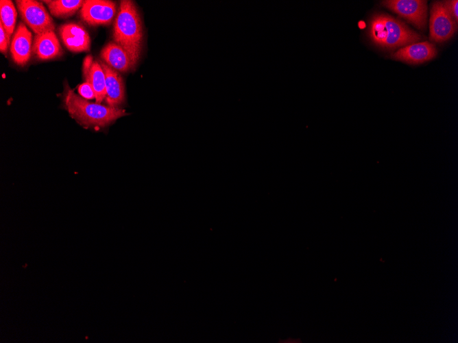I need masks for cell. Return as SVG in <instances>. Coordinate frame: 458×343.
<instances>
[{
    "label": "cell",
    "mask_w": 458,
    "mask_h": 343,
    "mask_svg": "<svg viewBox=\"0 0 458 343\" xmlns=\"http://www.w3.org/2000/svg\"><path fill=\"white\" fill-rule=\"evenodd\" d=\"M93 63V57L91 55H88L84 60L83 73L85 79L87 78L89 75Z\"/></svg>",
    "instance_id": "obj_20"
},
{
    "label": "cell",
    "mask_w": 458,
    "mask_h": 343,
    "mask_svg": "<svg viewBox=\"0 0 458 343\" xmlns=\"http://www.w3.org/2000/svg\"><path fill=\"white\" fill-rule=\"evenodd\" d=\"M448 12L457 23L458 21V1L450 0L442 1Z\"/></svg>",
    "instance_id": "obj_18"
},
{
    "label": "cell",
    "mask_w": 458,
    "mask_h": 343,
    "mask_svg": "<svg viewBox=\"0 0 458 343\" xmlns=\"http://www.w3.org/2000/svg\"><path fill=\"white\" fill-rule=\"evenodd\" d=\"M436 55L435 46L429 41H423L401 47L391 57L406 63L418 64L432 60Z\"/></svg>",
    "instance_id": "obj_8"
},
{
    "label": "cell",
    "mask_w": 458,
    "mask_h": 343,
    "mask_svg": "<svg viewBox=\"0 0 458 343\" xmlns=\"http://www.w3.org/2000/svg\"><path fill=\"white\" fill-rule=\"evenodd\" d=\"M86 81L92 86L96 103L100 104L106 96V90L105 74L99 62H93Z\"/></svg>",
    "instance_id": "obj_14"
},
{
    "label": "cell",
    "mask_w": 458,
    "mask_h": 343,
    "mask_svg": "<svg viewBox=\"0 0 458 343\" xmlns=\"http://www.w3.org/2000/svg\"><path fill=\"white\" fill-rule=\"evenodd\" d=\"M114 42L128 54L134 67L142 49L143 29L141 18L132 1H121L113 31Z\"/></svg>",
    "instance_id": "obj_1"
},
{
    "label": "cell",
    "mask_w": 458,
    "mask_h": 343,
    "mask_svg": "<svg viewBox=\"0 0 458 343\" xmlns=\"http://www.w3.org/2000/svg\"><path fill=\"white\" fill-rule=\"evenodd\" d=\"M33 52L40 60H50L61 55L62 49L54 31L36 34Z\"/></svg>",
    "instance_id": "obj_12"
},
{
    "label": "cell",
    "mask_w": 458,
    "mask_h": 343,
    "mask_svg": "<svg viewBox=\"0 0 458 343\" xmlns=\"http://www.w3.org/2000/svg\"><path fill=\"white\" fill-rule=\"evenodd\" d=\"M369 36L376 45L394 49L418 42L422 37L402 22L388 14H374L369 23Z\"/></svg>",
    "instance_id": "obj_2"
},
{
    "label": "cell",
    "mask_w": 458,
    "mask_h": 343,
    "mask_svg": "<svg viewBox=\"0 0 458 343\" xmlns=\"http://www.w3.org/2000/svg\"><path fill=\"white\" fill-rule=\"evenodd\" d=\"M60 36L66 47L73 52L89 51L91 39L88 32L75 23H67L58 29Z\"/></svg>",
    "instance_id": "obj_9"
},
{
    "label": "cell",
    "mask_w": 458,
    "mask_h": 343,
    "mask_svg": "<svg viewBox=\"0 0 458 343\" xmlns=\"http://www.w3.org/2000/svg\"><path fill=\"white\" fill-rule=\"evenodd\" d=\"M10 37L7 34L3 27L0 24V51L5 53L8 50Z\"/></svg>",
    "instance_id": "obj_19"
},
{
    "label": "cell",
    "mask_w": 458,
    "mask_h": 343,
    "mask_svg": "<svg viewBox=\"0 0 458 343\" xmlns=\"http://www.w3.org/2000/svg\"><path fill=\"white\" fill-rule=\"evenodd\" d=\"M16 15V8L12 1L1 0L0 1V23L10 37L14 31Z\"/></svg>",
    "instance_id": "obj_16"
},
{
    "label": "cell",
    "mask_w": 458,
    "mask_h": 343,
    "mask_svg": "<svg viewBox=\"0 0 458 343\" xmlns=\"http://www.w3.org/2000/svg\"><path fill=\"white\" fill-rule=\"evenodd\" d=\"M106 77V102L110 107H118L125 99V88L122 77L113 68L100 63Z\"/></svg>",
    "instance_id": "obj_11"
},
{
    "label": "cell",
    "mask_w": 458,
    "mask_h": 343,
    "mask_svg": "<svg viewBox=\"0 0 458 343\" xmlns=\"http://www.w3.org/2000/svg\"><path fill=\"white\" fill-rule=\"evenodd\" d=\"M79 94L85 99H93L95 98L92 86L88 81L83 83L78 87Z\"/></svg>",
    "instance_id": "obj_17"
},
{
    "label": "cell",
    "mask_w": 458,
    "mask_h": 343,
    "mask_svg": "<svg viewBox=\"0 0 458 343\" xmlns=\"http://www.w3.org/2000/svg\"><path fill=\"white\" fill-rule=\"evenodd\" d=\"M32 34L23 23H19L13 36L10 53L14 62L24 66L29 61L32 52Z\"/></svg>",
    "instance_id": "obj_10"
},
{
    "label": "cell",
    "mask_w": 458,
    "mask_h": 343,
    "mask_svg": "<svg viewBox=\"0 0 458 343\" xmlns=\"http://www.w3.org/2000/svg\"><path fill=\"white\" fill-rule=\"evenodd\" d=\"M457 23L446 10L442 1L431 3L429 21V39L443 42L453 36Z\"/></svg>",
    "instance_id": "obj_4"
},
{
    "label": "cell",
    "mask_w": 458,
    "mask_h": 343,
    "mask_svg": "<svg viewBox=\"0 0 458 343\" xmlns=\"http://www.w3.org/2000/svg\"><path fill=\"white\" fill-rule=\"evenodd\" d=\"M116 13V4L111 1L86 0L81 8L82 20L90 25L109 24Z\"/></svg>",
    "instance_id": "obj_7"
},
{
    "label": "cell",
    "mask_w": 458,
    "mask_h": 343,
    "mask_svg": "<svg viewBox=\"0 0 458 343\" xmlns=\"http://www.w3.org/2000/svg\"><path fill=\"white\" fill-rule=\"evenodd\" d=\"M101 58L113 69L127 72L134 68L127 52L114 42L108 43L101 51Z\"/></svg>",
    "instance_id": "obj_13"
},
{
    "label": "cell",
    "mask_w": 458,
    "mask_h": 343,
    "mask_svg": "<svg viewBox=\"0 0 458 343\" xmlns=\"http://www.w3.org/2000/svg\"><path fill=\"white\" fill-rule=\"evenodd\" d=\"M382 5L406 19L416 28L424 30L427 18V1L422 0H387Z\"/></svg>",
    "instance_id": "obj_6"
},
{
    "label": "cell",
    "mask_w": 458,
    "mask_h": 343,
    "mask_svg": "<svg viewBox=\"0 0 458 343\" xmlns=\"http://www.w3.org/2000/svg\"><path fill=\"white\" fill-rule=\"evenodd\" d=\"M64 100L71 116L85 127H104L128 114L119 107L88 102L71 89L67 90Z\"/></svg>",
    "instance_id": "obj_3"
},
{
    "label": "cell",
    "mask_w": 458,
    "mask_h": 343,
    "mask_svg": "<svg viewBox=\"0 0 458 343\" xmlns=\"http://www.w3.org/2000/svg\"><path fill=\"white\" fill-rule=\"evenodd\" d=\"M84 1L81 0L45 1L51 14L58 18H67L71 16L80 8H82Z\"/></svg>",
    "instance_id": "obj_15"
},
{
    "label": "cell",
    "mask_w": 458,
    "mask_h": 343,
    "mask_svg": "<svg viewBox=\"0 0 458 343\" xmlns=\"http://www.w3.org/2000/svg\"><path fill=\"white\" fill-rule=\"evenodd\" d=\"M16 4L21 17L36 34L54 31L53 19L41 3L34 0H17Z\"/></svg>",
    "instance_id": "obj_5"
}]
</instances>
